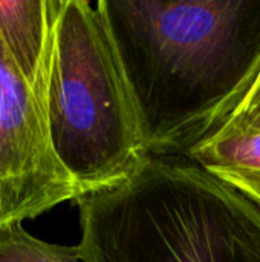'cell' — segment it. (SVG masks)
Wrapping results in <instances>:
<instances>
[{
	"label": "cell",
	"mask_w": 260,
	"mask_h": 262,
	"mask_svg": "<svg viewBox=\"0 0 260 262\" xmlns=\"http://www.w3.org/2000/svg\"><path fill=\"white\" fill-rule=\"evenodd\" d=\"M41 109L52 150L90 193L147 157L138 103L98 3L58 0Z\"/></svg>",
	"instance_id": "3"
},
{
	"label": "cell",
	"mask_w": 260,
	"mask_h": 262,
	"mask_svg": "<svg viewBox=\"0 0 260 262\" xmlns=\"http://www.w3.org/2000/svg\"><path fill=\"white\" fill-rule=\"evenodd\" d=\"M187 160L231 186L260 212V130L221 129Z\"/></svg>",
	"instance_id": "6"
},
{
	"label": "cell",
	"mask_w": 260,
	"mask_h": 262,
	"mask_svg": "<svg viewBox=\"0 0 260 262\" xmlns=\"http://www.w3.org/2000/svg\"><path fill=\"white\" fill-rule=\"evenodd\" d=\"M81 195L52 150L35 92L0 40V227Z\"/></svg>",
	"instance_id": "4"
},
{
	"label": "cell",
	"mask_w": 260,
	"mask_h": 262,
	"mask_svg": "<svg viewBox=\"0 0 260 262\" xmlns=\"http://www.w3.org/2000/svg\"><path fill=\"white\" fill-rule=\"evenodd\" d=\"M221 129L260 130V72L247 94L239 101V104L218 130Z\"/></svg>",
	"instance_id": "8"
},
{
	"label": "cell",
	"mask_w": 260,
	"mask_h": 262,
	"mask_svg": "<svg viewBox=\"0 0 260 262\" xmlns=\"http://www.w3.org/2000/svg\"><path fill=\"white\" fill-rule=\"evenodd\" d=\"M57 8L58 0H0V40L38 101L48 75Z\"/></svg>",
	"instance_id": "5"
},
{
	"label": "cell",
	"mask_w": 260,
	"mask_h": 262,
	"mask_svg": "<svg viewBox=\"0 0 260 262\" xmlns=\"http://www.w3.org/2000/svg\"><path fill=\"white\" fill-rule=\"evenodd\" d=\"M0 262H84L77 246H58L41 241L12 223L0 227Z\"/></svg>",
	"instance_id": "7"
},
{
	"label": "cell",
	"mask_w": 260,
	"mask_h": 262,
	"mask_svg": "<svg viewBox=\"0 0 260 262\" xmlns=\"http://www.w3.org/2000/svg\"><path fill=\"white\" fill-rule=\"evenodd\" d=\"M133 89L147 157L187 158L260 72V0H98Z\"/></svg>",
	"instance_id": "1"
},
{
	"label": "cell",
	"mask_w": 260,
	"mask_h": 262,
	"mask_svg": "<svg viewBox=\"0 0 260 262\" xmlns=\"http://www.w3.org/2000/svg\"><path fill=\"white\" fill-rule=\"evenodd\" d=\"M75 203L84 262H260L259 209L187 158L146 157Z\"/></svg>",
	"instance_id": "2"
}]
</instances>
